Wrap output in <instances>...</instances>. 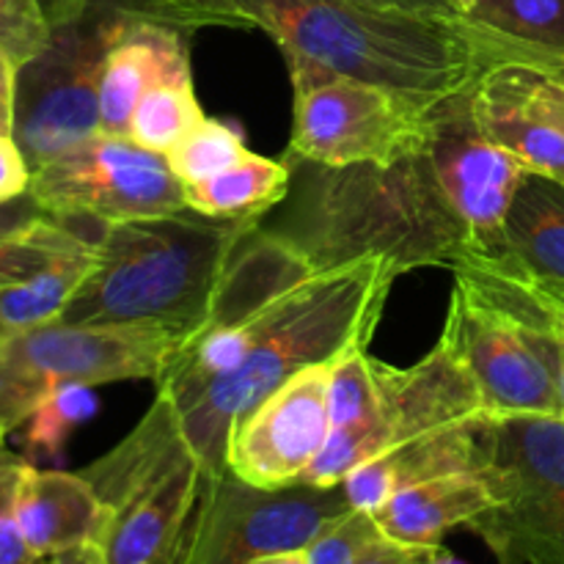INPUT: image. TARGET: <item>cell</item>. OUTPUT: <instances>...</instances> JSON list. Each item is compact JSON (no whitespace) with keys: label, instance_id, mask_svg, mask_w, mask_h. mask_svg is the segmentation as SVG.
<instances>
[{"label":"cell","instance_id":"cell-1","mask_svg":"<svg viewBox=\"0 0 564 564\" xmlns=\"http://www.w3.org/2000/svg\"><path fill=\"white\" fill-rule=\"evenodd\" d=\"M248 28L275 39L284 58H303L375 83L416 102L471 88L505 64V44L463 17L380 11L356 0H229Z\"/></svg>","mask_w":564,"mask_h":564},{"label":"cell","instance_id":"cell-2","mask_svg":"<svg viewBox=\"0 0 564 564\" xmlns=\"http://www.w3.org/2000/svg\"><path fill=\"white\" fill-rule=\"evenodd\" d=\"M400 270L361 257L330 264L286 286L264 306L259 336L246 361L182 408L180 422L198 463L226 468L231 424L262 397L312 364L334 361L356 341H372Z\"/></svg>","mask_w":564,"mask_h":564},{"label":"cell","instance_id":"cell-3","mask_svg":"<svg viewBox=\"0 0 564 564\" xmlns=\"http://www.w3.org/2000/svg\"><path fill=\"white\" fill-rule=\"evenodd\" d=\"M262 218H207L180 209L102 226L97 262L61 314L72 325H163L207 319Z\"/></svg>","mask_w":564,"mask_h":564},{"label":"cell","instance_id":"cell-4","mask_svg":"<svg viewBox=\"0 0 564 564\" xmlns=\"http://www.w3.org/2000/svg\"><path fill=\"white\" fill-rule=\"evenodd\" d=\"M328 171L306 231L292 237L317 270L361 257L386 259L400 273L455 270L471 248L424 149L391 165Z\"/></svg>","mask_w":564,"mask_h":564},{"label":"cell","instance_id":"cell-5","mask_svg":"<svg viewBox=\"0 0 564 564\" xmlns=\"http://www.w3.org/2000/svg\"><path fill=\"white\" fill-rule=\"evenodd\" d=\"M202 474L180 413L158 394L135 430L80 471L105 510L91 543L102 564H163Z\"/></svg>","mask_w":564,"mask_h":564},{"label":"cell","instance_id":"cell-6","mask_svg":"<svg viewBox=\"0 0 564 564\" xmlns=\"http://www.w3.org/2000/svg\"><path fill=\"white\" fill-rule=\"evenodd\" d=\"M477 474L494 507L468 529L499 564H564V419L485 413Z\"/></svg>","mask_w":564,"mask_h":564},{"label":"cell","instance_id":"cell-7","mask_svg":"<svg viewBox=\"0 0 564 564\" xmlns=\"http://www.w3.org/2000/svg\"><path fill=\"white\" fill-rule=\"evenodd\" d=\"M191 330L163 325L44 323L0 336V441L64 386L158 383Z\"/></svg>","mask_w":564,"mask_h":564},{"label":"cell","instance_id":"cell-8","mask_svg":"<svg viewBox=\"0 0 564 564\" xmlns=\"http://www.w3.org/2000/svg\"><path fill=\"white\" fill-rule=\"evenodd\" d=\"M352 510L345 490L292 485L259 490L229 468H204L198 494L163 564H248L306 549L319 529Z\"/></svg>","mask_w":564,"mask_h":564},{"label":"cell","instance_id":"cell-9","mask_svg":"<svg viewBox=\"0 0 564 564\" xmlns=\"http://www.w3.org/2000/svg\"><path fill=\"white\" fill-rule=\"evenodd\" d=\"M295 88L292 154L323 169L391 165L427 147V110L375 83L286 58Z\"/></svg>","mask_w":564,"mask_h":564},{"label":"cell","instance_id":"cell-10","mask_svg":"<svg viewBox=\"0 0 564 564\" xmlns=\"http://www.w3.org/2000/svg\"><path fill=\"white\" fill-rule=\"evenodd\" d=\"M378 416L364 430H330L323 452L303 474L308 488H339L361 463L419 438L485 416L477 383L455 341L438 345L408 369L378 361Z\"/></svg>","mask_w":564,"mask_h":564},{"label":"cell","instance_id":"cell-11","mask_svg":"<svg viewBox=\"0 0 564 564\" xmlns=\"http://www.w3.org/2000/svg\"><path fill=\"white\" fill-rule=\"evenodd\" d=\"M28 193L44 213L66 224L88 218L108 226L187 209L185 185L169 169L165 154L108 132L39 165Z\"/></svg>","mask_w":564,"mask_h":564},{"label":"cell","instance_id":"cell-12","mask_svg":"<svg viewBox=\"0 0 564 564\" xmlns=\"http://www.w3.org/2000/svg\"><path fill=\"white\" fill-rule=\"evenodd\" d=\"M110 42V9L53 28L47 47L17 72L14 141L31 171L99 130V75Z\"/></svg>","mask_w":564,"mask_h":564},{"label":"cell","instance_id":"cell-13","mask_svg":"<svg viewBox=\"0 0 564 564\" xmlns=\"http://www.w3.org/2000/svg\"><path fill=\"white\" fill-rule=\"evenodd\" d=\"M444 334L466 361L488 416H560V394L534 328L455 275Z\"/></svg>","mask_w":564,"mask_h":564},{"label":"cell","instance_id":"cell-14","mask_svg":"<svg viewBox=\"0 0 564 564\" xmlns=\"http://www.w3.org/2000/svg\"><path fill=\"white\" fill-rule=\"evenodd\" d=\"M424 152L446 202L466 226L468 251L505 248L507 215L529 171L485 135L474 116V86L430 105Z\"/></svg>","mask_w":564,"mask_h":564},{"label":"cell","instance_id":"cell-15","mask_svg":"<svg viewBox=\"0 0 564 564\" xmlns=\"http://www.w3.org/2000/svg\"><path fill=\"white\" fill-rule=\"evenodd\" d=\"M330 364L297 369L231 424L226 468L259 490L301 485L330 435Z\"/></svg>","mask_w":564,"mask_h":564},{"label":"cell","instance_id":"cell-16","mask_svg":"<svg viewBox=\"0 0 564 564\" xmlns=\"http://www.w3.org/2000/svg\"><path fill=\"white\" fill-rule=\"evenodd\" d=\"M185 61H191L185 31L110 11V42L99 75V130L127 135L147 88Z\"/></svg>","mask_w":564,"mask_h":564},{"label":"cell","instance_id":"cell-17","mask_svg":"<svg viewBox=\"0 0 564 564\" xmlns=\"http://www.w3.org/2000/svg\"><path fill=\"white\" fill-rule=\"evenodd\" d=\"M17 516L36 560L91 545L102 527V501L80 471H58L25 463L17 488Z\"/></svg>","mask_w":564,"mask_h":564},{"label":"cell","instance_id":"cell-18","mask_svg":"<svg viewBox=\"0 0 564 564\" xmlns=\"http://www.w3.org/2000/svg\"><path fill=\"white\" fill-rule=\"evenodd\" d=\"M479 422H482V416L361 463L341 482V490H345L352 510L372 516L408 485L444 477V474L477 471Z\"/></svg>","mask_w":564,"mask_h":564},{"label":"cell","instance_id":"cell-19","mask_svg":"<svg viewBox=\"0 0 564 564\" xmlns=\"http://www.w3.org/2000/svg\"><path fill=\"white\" fill-rule=\"evenodd\" d=\"M494 507V494L477 471L444 474L408 485L372 512L386 540L405 545H441L457 527H468Z\"/></svg>","mask_w":564,"mask_h":564},{"label":"cell","instance_id":"cell-20","mask_svg":"<svg viewBox=\"0 0 564 564\" xmlns=\"http://www.w3.org/2000/svg\"><path fill=\"white\" fill-rule=\"evenodd\" d=\"M474 116L485 135L529 174L564 182V135L523 108L499 66L474 83Z\"/></svg>","mask_w":564,"mask_h":564},{"label":"cell","instance_id":"cell-21","mask_svg":"<svg viewBox=\"0 0 564 564\" xmlns=\"http://www.w3.org/2000/svg\"><path fill=\"white\" fill-rule=\"evenodd\" d=\"M505 251L529 275L564 290V182L523 176L507 215Z\"/></svg>","mask_w":564,"mask_h":564},{"label":"cell","instance_id":"cell-22","mask_svg":"<svg viewBox=\"0 0 564 564\" xmlns=\"http://www.w3.org/2000/svg\"><path fill=\"white\" fill-rule=\"evenodd\" d=\"M290 191V163L248 154L204 182L185 185L187 209L207 218H262Z\"/></svg>","mask_w":564,"mask_h":564},{"label":"cell","instance_id":"cell-23","mask_svg":"<svg viewBox=\"0 0 564 564\" xmlns=\"http://www.w3.org/2000/svg\"><path fill=\"white\" fill-rule=\"evenodd\" d=\"M463 20L507 47V64L564 53V0H477Z\"/></svg>","mask_w":564,"mask_h":564},{"label":"cell","instance_id":"cell-24","mask_svg":"<svg viewBox=\"0 0 564 564\" xmlns=\"http://www.w3.org/2000/svg\"><path fill=\"white\" fill-rule=\"evenodd\" d=\"M94 262H97V251H94V240H88L75 251L61 253L31 279L0 286V336L55 323L83 281L88 279Z\"/></svg>","mask_w":564,"mask_h":564},{"label":"cell","instance_id":"cell-25","mask_svg":"<svg viewBox=\"0 0 564 564\" xmlns=\"http://www.w3.org/2000/svg\"><path fill=\"white\" fill-rule=\"evenodd\" d=\"M207 119L193 86L191 61L165 72L138 102L127 135L143 149L169 154L193 127Z\"/></svg>","mask_w":564,"mask_h":564},{"label":"cell","instance_id":"cell-26","mask_svg":"<svg viewBox=\"0 0 564 564\" xmlns=\"http://www.w3.org/2000/svg\"><path fill=\"white\" fill-rule=\"evenodd\" d=\"M99 411L94 386H64L44 397L22 422V446L28 463H61L72 433L91 422Z\"/></svg>","mask_w":564,"mask_h":564},{"label":"cell","instance_id":"cell-27","mask_svg":"<svg viewBox=\"0 0 564 564\" xmlns=\"http://www.w3.org/2000/svg\"><path fill=\"white\" fill-rule=\"evenodd\" d=\"M86 242V237L69 229L66 220L53 218L47 213L20 229L3 231L0 235V286L31 279L61 253L75 251Z\"/></svg>","mask_w":564,"mask_h":564},{"label":"cell","instance_id":"cell-28","mask_svg":"<svg viewBox=\"0 0 564 564\" xmlns=\"http://www.w3.org/2000/svg\"><path fill=\"white\" fill-rule=\"evenodd\" d=\"M248 154H251V149L246 147L235 127L207 116L165 154V160H169V169L174 171L182 185H193V182H204L226 171L229 165L240 163Z\"/></svg>","mask_w":564,"mask_h":564},{"label":"cell","instance_id":"cell-29","mask_svg":"<svg viewBox=\"0 0 564 564\" xmlns=\"http://www.w3.org/2000/svg\"><path fill=\"white\" fill-rule=\"evenodd\" d=\"M383 538L369 512L347 510L319 529L306 545L308 564H358L361 556Z\"/></svg>","mask_w":564,"mask_h":564},{"label":"cell","instance_id":"cell-30","mask_svg":"<svg viewBox=\"0 0 564 564\" xmlns=\"http://www.w3.org/2000/svg\"><path fill=\"white\" fill-rule=\"evenodd\" d=\"M53 28L44 20L39 0H0V50L25 64L47 47Z\"/></svg>","mask_w":564,"mask_h":564},{"label":"cell","instance_id":"cell-31","mask_svg":"<svg viewBox=\"0 0 564 564\" xmlns=\"http://www.w3.org/2000/svg\"><path fill=\"white\" fill-rule=\"evenodd\" d=\"M523 108L564 135V83L529 64H499Z\"/></svg>","mask_w":564,"mask_h":564},{"label":"cell","instance_id":"cell-32","mask_svg":"<svg viewBox=\"0 0 564 564\" xmlns=\"http://www.w3.org/2000/svg\"><path fill=\"white\" fill-rule=\"evenodd\" d=\"M25 463V457L9 452L6 441H0V564L36 562L22 534L20 516H17V488H20Z\"/></svg>","mask_w":564,"mask_h":564},{"label":"cell","instance_id":"cell-33","mask_svg":"<svg viewBox=\"0 0 564 564\" xmlns=\"http://www.w3.org/2000/svg\"><path fill=\"white\" fill-rule=\"evenodd\" d=\"M31 176L33 171L28 165L25 154H22L20 143L14 141V135L0 132V207L28 196Z\"/></svg>","mask_w":564,"mask_h":564},{"label":"cell","instance_id":"cell-34","mask_svg":"<svg viewBox=\"0 0 564 564\" xmlns=\"http://www.w3.org/2000/svg\"><path fill=\"white\" fill-rule=\"evenodd\" d=\"M435 545H405L380 538L358 564H430Z\"/></svg>","mask_w":564,"mask_h":564},{"label":"cell","instance_id":"cell-35","mask_svg":"<svg viewBox=\"0 0 564 564\" xmlns=\"http://www.w3.org/2000/svg\"><path fill=\"white\" fill-rule=\"evenodd\" d=\"M17 72H20V64L0 50V132L3 135H14Z\"/></svg>","mask_w":564,"mask_h":564},{"label":"cell","instance_id":"cell-36","mask_svg":"<svg viewBox=\"0 0 564 564\" xmlns=\"http://www.w3.org/2000/svg\"><path fill=\"white\" fill-rule=\"evenodd\" d=\"M356 3L372 6L380 11H400V14L422 17H460V11L449 0H356Z\"/></svg>","mask_w":564,"mask_h":564},{"label":"cell","instance_id":"cell-37","mask_svg":"<svg viewBox=\"0 0 564 564\" xmlns=\"http://www.w3.org/2000/svg\"><path fill=\"white\" fill-rule=\"evenodd\" d=\"M39 215H44V209L33 202L31 193L22 198H17V202L3 204V207H0V235H3V231H14V229H20V226L31 224V220H36Z\"/></svg>","mask_w":564,"mask_h":564},{"label":"cell","instance_id":"cell-38","mask_svg":"<svg viewBox=\"0 0 564 564\" xmlns=\"http://www.w3.org/2000/svg\"><path fill=\"white\" fill-rule=\"evenodd\" d=\"M248 564H308V560H306V549H295V551H273V554H262Z\"/></svg>","mask_w":564,"mask_h":564},{"label":"cell","instance_id":"cell-39","mask_svg":"<svg viewBox=\"0 0 564 564\" xmlns=\"http://www.w3.org/2000/svg\"><path fill=\"white\" fill-rule=\"evenodd\" d=\"M50 564H102V560L97 556V551L91 545H83V549L66 551V554L50 556Z\"/></svg>","mask_w":564,"mask_h":564},{"label":"cell","instance_id":"cell-40","mask_svg":"<svg viewBox=\"0 0 564 564\" xmlns=\"http://www.w3.org/2000/svg\"><path fill=\"white\" fill-rule=\"evenodd\" d=\"M532 66H538V69L549 72V75H554L556 80L564 83V53H556V55H543V58L534 61Z\"/></svg>","mask_w":564,"mask_h":564},{"label":"cell","instance_id":"cell-41","mask_svg":"<svg viewBox=\"0 0 564 564\" xmlns=\"http://www.w3.org/2000/svg\"><path fill=\"white\" fill-rule=\"evenodd\" d=\"M532 279H534V275H532ZM534 284L540 286V292H543V295L549 297V303H551V306H554L556 312L562 314V319H564V290H562V286L545 284V281H538V279H534Z\"/></svg>","mask_w":564,"mask_h":564},{"label":"cell","instance_id":"cell-42","mask_svg":"<svg viewBox=\"0 0 564 564\" xmlns=\"http://www.w3.org/2000/svg\"><path fill=\"white\" fill-rule=\"evenodd\" d=\"M430 564H466L463 560H457L455 554H452V551H446L444 545H435V551H433V562Z\"/></svg>","mask_w":564,"mask_h":564},{"label":"cell","instance_id":"cell-43","mask_svg":"<svg viewBox=\"0 0 564 564\" xmlns=\"http://www.w3.org/2000/svg\"><path fill=\"white\" fill-rule=\"evenodd\" d=\"M449 3H452V6H455V9H457V11H460V14H466V11H468V9H471V6H474V3H477V0H449Z\"/></svg>","mask_w":564,"mask_h":564},{"label":"cell","instance_id":"cell-44","mask_svg":"<svg viewBox=\"0 0 564 564\" xmlns=\"http://www.w3.org/2000/svg\"><path fill=\"white\" fill-rule=\"evenodd\" d=\"M33 564H50V560H36Z\"/></svg>","mask_w":564,"mask_h":564}]
</instances>
